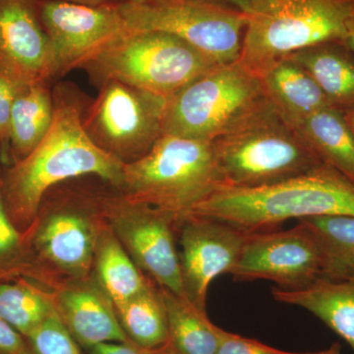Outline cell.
Segmentation results:
<instances>
[{"mask_svg":"<svg viewBox=\"0 0 354 354\" xmlns=\"http://www.w3.org/2000/svg\"><path fill=\"white\" fill-rule=\"evenodd\" d=\"M130 31H158L192 44L218 64L241 55L243 11L213 0H145L118 4Z\"/></svg>","mask_w":354,"mask_h":354,"instance_id":"9","label":"cell"},{"mask_svg":"<svg viewBox=\"0 0 354 354\" xmlns=\"http://www.w3.org/2000/svg\"><path fill=\"white\" fill-rule=\"evenodd\" d=\"M114 310L128 339L140 348H156L169 342L167 312L153 281L145 290Z\"/></svg>","mask_w":354,"mask_h":354,"instance_id":"24","label":"cell"},{"mask_svg":"<svg viewBox=\"0 0 354 354\" xmlns=\"http://www.w3.org/2000/svg\"><path fill=\"white\" fill-rule=\"evenodd\" d=\"M0 283V318L27 337L55 313L51 291L25 278Z\"/></svg>","mask_w":354,"mask_h":354,"instance_id":"25","label":"cell"},{"mask_svg":"<svg viewBox=\"0 0 354 354\" xmlns=\"http://www.w3.org/2000/svg\"><path fill=\"white\" fill-rule=\"evenodd\" d=\"M53 114L48 83L17 86L10 118L11 165L24 160L41 144L50 131Z\"/></svg>","mask_w":354,"mask_h":354,"instance_id":"20","label":"cell"},{"mask_svg":"<svg viewBox=\"0 0 354 354\" xmlns=\"http://www.w3.org/2000/svg\"><path fill=\"white\" fill-rule=\"evenodd\" d=\"M276 301L301 307L320 319L354 351V266L335 277H321L302 290L272 291Z\"/></svg>","mask_w":354,"mask_h":354,"instance_id":"17","label":"cell"},{"mask_svg":"<svg viewBox=\"0 0 354 354\" xmlns=\"http://www.w3.org/2000/svg\"><path fill=\"white\" fill-rule=\"evenodd\" d=\"M322 247L326 258L323 277H335L354 266V216H324L302 218Z\"/></svg>","mask_w":354,"mask_h":354,"instance_id":"26","label":"cell"},{"mask_svg":"<svg viewBox=\"0 0 354 354\" xmlns=\"http://www.w3.org/2000/svg\"><path fill=\"white\" fill-rule=\"evenodd\" d=\"M286 58L308 72L330 106L344 113L354 108V51L346 41L315 44Z\"/></svg>","mask_w":354,"mask_h":354,"instance_id":"18","label":"cell"},{"mask_svg":"<svg viewBox=\"0 0 354 354\" xmlns=\"http://www.w3.org/2000/svg\"><path fill=\"white\" fill-rule=\"evenodd\" d=\"M221 186L211 142L164 134L143 158L123 165L118 190L183 218Z\"/></svg>","mask_w":354,"mask_h":354,"instance_id":"7","label":"cell"},{"mask_svg":"<svg viewBox=\"0 0 354 354\" xmlns=\"http://www.w3.org/2000/svg\"><path fill=\"white\" fill-rule=\"evenodd\" d=\"M100 202L106 225L148 278L160 288L184 297L176 247L180 218L145 203L133 202L104 183Z\"/></svg>","mask_w":354,"mask_h":354,"instance_id":"11","label":"cell"},{"mask_svg":"<svg viewBox=\"0 0 354 354\" xmlns=\"http://www.w3.org/2000/svg\"><path fill=\"white\" fill-rule=\"evenodd\" d=\"M55 313L84 349L104 342H127L113 301L93 278L64 281L51 290Z\"/></svg>","mask_w":354,"mask_h":354,"instance_id":"16","label":"cell"},{"mask_svg":"<svg viewBox=\"0 0 354 354\" xmlns=\"http://www.w3.org/2000/svg\"><path fill=\"white\" fill-rule=\"evenodd\" d=\"M213 1L228 4V6H234L235 8H239V10L245 12L247 9H248L249 3H250L251 0H213Z\"/></svg>","mask_w":354,"mask_h":354,"instance_id":"35","label":"cell"},{"mask_svg":"<svg viewBox=\"0 0 354 354\" xmlns=\"http://www.w3.org/2000/svg\"><path fill=\"white\" fill-rule=\"evenodd\" d=\"M315 354H342V346L339 342H335L329 348L324 351H317Z\"/></svg>","mask_w":354,"mask_h":354,"instance_id":"37","label":"cell"},{"mask_svg":"<svg viewBox=\"0 0 354 354\" xmlns=\"http://www.w3.org/2000/svg\"><path fill=\"white\" fill-rule=\"evenodd\" d=\"M0 354H34L28 339L0 318Z\"/></svg>","mask_w":354,"mask_h":354,"instance_id":"31","label":"cell"},{"mask_svg":"<svg viewBox=\"0 0 354 354\" xmlns=\"http://www.w3.org/2000/svg\"><path fill=\"white\" fill-rule=\"evenodd\" d=\"M189 214L223 221L248 234L268 232L293 218L354 216V181L322 165L264 187L221 186Z\"/></svg>","mask_w":354,"mask_h":354,"instance_id":"3","label":"cell"},{"mask_svg":"<svg viewBox=\"0 0 354 354\" xmlns=\"http://www.w3.org/2000/svg\"><path fill=\"white\" fill-rule=\"evenodd\" d=\"M325 270L322 247L298 221L290 230L249 234L230 274L237 281L267 279L281 290H297L323 277Z\"/></svg>","mask_w":354,"mask_h":354,"instance_id":"12","label":"cell"},{"mask_svg":"<svg viewBox=\"0 0 354 354\" xmlns=\"http://www.w3.org/2000/svg\"><path fill=\"white\" fill-rule=\"evenodd\" d=\"M0 75L16 85L53 81V48L36 0H0Z\"/></svg>","mask_w":354,"mask_h":354,"instance_id":"15","label":"cell"},{"mask_svg":"<svg viewBox=\"0 0 354 354\" xmlns=\"http://www.w3.org/2000/svg\"><path fill=\"white\" fill-rule=\"evenodd\" d=\"M267 97L239 62L218 64L167 101L165 134L212 142Z\"/></svg>","mask_w":354,"mask_h":354,"instance_id":"8","label":"cell"},{"mask_svg":"<svg viewBox=\"0 0 354 354\" xmlns=\"http://www.w3.org/2000/svg\"><path fill=\"white\" fill-rule=\"evenodd\" d=\"M28 271L25 236L7 215L0 176V283L26 278Z\"/></svg>","mask_w":354,"mask_h":354,"instance_id":"27","label":"cell"},{"mask_svg":"<svg viewBox=\"0 0 354 354\" xmlns=\"http://www.w3.org/2000/svg\"><path fill=\"white\" fill-rule=\"evenodd\" d=\"M344 41L354 51V14L351 19L349 20L348 30H346V41Z\"/></svg>","mask_w":354,"mask_h":354,"instance_id":"36","label":"cell"},{"mask_svg":"<svg viewBox=\"0 0 354 354\" xmlns=\"http://www.w3.org/2000/svg\"><path fill=\"white\" fill-rule=\"evenodd\" d=\"M239 62L261 77L272 64L309 46L346 41L354 0H251Z\"/></svg>","mask_w":354,"mask_h":354,"instance_id":"5","label":"cell"},{"mask_svg":"<svg viewBox=\"0 0 354 354\" xmlns=\"http://www.w3.org/2000/svg\"><path fill=\"white\" fill-rule=\"evenodd\" d=\"M17 86L0 75V160L7 167L11 165L10 118Z\"/></svg>","mask_w":354,"mask_h":354,"instance_id":"29","label":"cell"},{"mask_svg":"<svg viewBox=\"0 0 354 354\" xmlns=\"http://www.w3.org/2000/svg\"><path fill=\"white\" fill-rule=\"evenodd\" d=\"M260 79L268 99L291 124L318 109L332 106L308 72L290 58L272 64Z\"/></svg>","mask_w":354,"mask_h":354,"instance_id":"19","label":"cell"},{"mask_svg":"<svg viewBox=\"0 0 354 354\" xmlns=\"http://www.w3.org/2000/svg\"><path fill=\"white\" fill-rule=\"evenodd\" d=\"M26 339L34 354H85L65 329L57 313L53 314Z\"/></svg>","mask_w":354,"mask_h":354,"instance_id":"28","label":"cell"},{"mask_svg":"<svg viewBox=\"0 0 354 354\" xmlns=\"http://www.w3.org/2000/svg\"><path fill=\"white\" fill-rule=\"evenodd\" d=\"M84 351L87 354H142L130 339L127 342H104Z\"/></svg>","mask_w":354,"mask_h":354,"instance_id":"32","label":"cell"},{"mask_svg":"<svg viewBox=\"0 0 354 354\" xmlns=\"http://www.w3.org/2000/svg\"><path fill=\"white\" fill-rule=\"evenodd\" d=\"M291 125L324 164L354 181V138L344 111L327 106Z\"/></svg>","mask_w":354,"mask_h":354,"instance_id":"21","label":"cell"},{"mask_svg":"<svg viewBox=\"0 0 354 354\" xmlns=\"http://www.w3.org/2000/svg\"><path fill=\"white\" fill-rule=\"evenodd\" d=\"M184 39L158 31H128L81 65L100 87L120 81L169 100L218 66Z\"/></svg>","mask_w":354,"mask_h":354,"instance_id":"6","label":"cell"},{"mask_svg":"<svg viewBox=\"0 0 354 354\" xmlns=\"http://www.w3.org/2000/svg\"><path fill=\"white\" fill-rule=\"evenodd\" d=\"M344 116H346V122H348L349 129L353 133L354 138V108L344 113Z\"/></svg>","mask_w":354,"mask_h":354,"instance_id":"38","label":"cell"},{"mask_svg":"<svg viewBox=\"0 0 354 354\" xmlns=\"http://www.w3.org/2000/svg\"><path fill=\"white\" fill-rule=\"evenodd\" d=\"M248 232L207 216L179 220V263L184 297L206 311L207 293L214 279L230 274L236 264Z\"/></svg>","mask_w":354,"mask_h":354,"instance_id":"14","label":"cell"},{"mask_svg":"<svg viewBox=\"0 0 354 354\" xmlns=\"http://www.w3.org/2000/svg\"><path fill=\"white\" fill-rule=\"evenodd\" d=\"M91 274L114 307L125 304L153 283L133 262L108 225L97 239Z\"/></svg>","mask_w":354,"mask_h":354,"instance_id":"22","label":"cell"},{"mask_svg":"<svg viewBox=\"0 0 354 354\" xmlns=\"http://www.w3.org/2000/svg\"><path fill=\"white\" fill-rule=\"evenodd\" d=\"M167 312L169 342L179 354H218L221 328L185 297L158 286Z\"/></svg>","mask_w":354,"mask_h":354,"instance_id":"23","label":"cell"},{"mask_svg":"<svg viewBox=\"0 0 354 354\" xmlns=\"http://www.w3.org/2000/svg\"><path fill=\"white\" fill-rule=\"evenodd\" d=\"M74 180L46 192L36 218L23 232L25 279L50 291L64 281L90 276L97 239L106 225L99 187Z\"/></svg>","mask_w":354,"mask_h":354,"instance_id":"2","label":"cell"},{"mask_svg":"<svg viewBox=\"0 0 354 354\" xmlns=\"http://www.w3.org/2000/svg\"><path fill=\"white\" fill-rule=\"evenodd\" d=\"M298 353L272 348L262 342L221 329L218 354H315Z\"/></svg>","mask_w":354,"mask_h":354,"instance_id":"30","label":"cell"},{"mask_svg":"<svg viewBox=\"0 0 354 354\" xmlns=\"http://www.w3.org/2000/svg\"><path fill=\"white\" fill-rule=\"evenodd\" d=\"M97 88L84 113V129L97 148L123 165L136 162L165 134L169 100L115 80Z\"/></svg>","mask_w":354,"mask_h":354,"instance_id":"10","label":"cell"},{"mask_svg":"<svg viewBox=\"0 0 354 354\" xmlns=\"http://www.w3.org/2000/svg\"><path fill=\"white\" fill-rule=\"evenodd\" d=\"M211 143L227 187L274 185L326 165L267 97Z\"/></svg>","mask_w":354,"mask_h":354,"instance_id":"4","label":"cell"},{"mask_svg":"<svg viewBox=\"0 0 354 354\" xmlns=\"http://www.w3.org/2000/svg\"><path fill=\"white\" fill-rule=\"evenodd\" d=\"M37 11L50 39L53 80L84 62L129 31L118 4L83 6L60 0H36Z\"/></svg>","mask_w":354,"mask_h":354,"instance_id":"13","label":"cell"},{"mask_svg":"<svg viewBox=\"0 0 354 354\" xmlns=\"http://www.w3.org/2000/svg\"><path fill=\"white\" fill-rule=\"evenodd\" d=\"M60 1L72 2L83 6H108V4L128 3V2L145 1V0H60Z\"/></svg>","mask_w":354,"mask_h":354,"instance_id":"33","label":"cell"},{"mask_svg":"<svg viewBox=\"0 0 354 354\" xmlns=\"http://www.w3.org/2000/svg\"><path fill=\"white\" fill-rule=\"evenodd\" d=\"M138 348L142 354H179L176 349L174 348L171 342H167L164 346L156 348L147 349L140 348V346H138Z\"/></svg>","mask_w":354,"mask_h":354,"instance_id":"34","label":"cell"},{"mask_svg":"<svg viewBox=\"0 0 354 354\" xmlns=\"http://www.w3.org/2000/svg\"><path fill=\"white\" fill-rule=\"evenodd\" d=\"M55 114L50 131L28 157L1 176L7 215L21 232L32 225L48 190L72 179L95 176L120 189L123 164L91 141L84 129L87 95L68 82L53 90Z\"/></svg>","mask_w":354,"mask_h":354,"instance_id":"1","label":"cell"}]
</instances>
